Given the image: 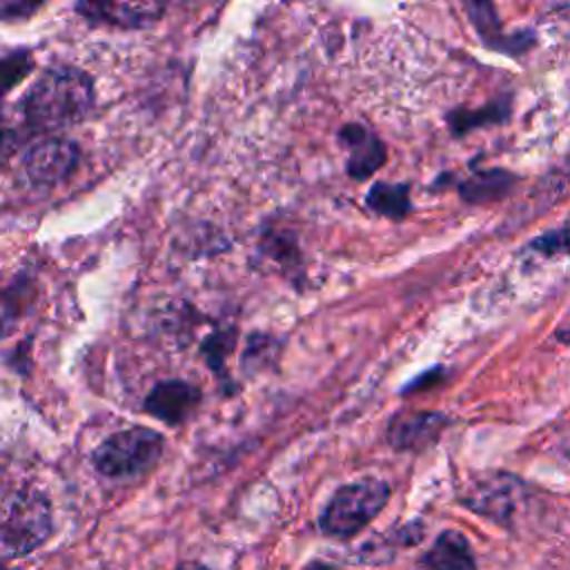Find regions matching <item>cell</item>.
Instances as JSON below:
<instances>
[{"mask_svg":"<svg viewBox=\"0 0 570 570\" xmlns=\"http://www.w3.org/2000/svg\"><path fill=\"white\" fill-rule=\"evenodd\" d=\"M31 289V281L27 276H16L9 285L0 287V336L11 330V325L20 318L24 305H27V294Z\"/></svg>","mask_w":570,"mask_h":570,"instance_id":"cell-15","label":"cell"},{"mask_svg":"<svg viewBox=\"0 0 570 570\" xmlns=\"http://www.w3.org/2000/svg\"><path fill=\"white\" fill-rule=\"evenodd\" d=\"M33 69V60L27 51H13L0 60V100L20 85L29 71Z\"/></svg>","mask_w":570,"mask_h":570,"instance_id":"cell-17","label":"cell"},{"mask_svg":"<svg viewBox=\"0 0 570 570\" xmlns=\"http://www.w3.org/2000/svg\"><path fill=\"white\" fill-rule=\"evenodd\" d=\"M517 185V176L505 169H479L463 178L456 189L465 203L479 205L508 196Z\"/></svg>","mask_w":570,"mask_h":570,"instance_id":"cell-11","label":"cell"},{"mask_svg":"<svg viewBox=\"0 0 570 570\" xmlns=\"http://www.w3.org/2000/svg\"><path fill=\"white\" fill-rule=\"evenodd\" d=\"M390 488L379 479H361L334 492L321 514V530L332 537H350L370 523L387 503Z\"/></svg>","mask_w":570,"mask_h":570,"instance_id":"cell-4","label":"cell"},{"mask_svg":"<svg viewBox=\"0 0 570 570\" xmlns=\"http://www.w3.org/2000/svg\"><path fill=\"white\" fill-rule=\"evenodd\" d=\"M22 145V134L13 127L0 125V163H7Z\"/></svg>","mask_w":570,"mask_h":570,"instance_id":"cell-21","label":"cell"},{"mask_svg":"<svg viewBox=\"0 0 570 570\" xmlns=\"http://www.w3.org/2000/svg\"><path fill=\"white\" fill-rule=\"evenodd\" d=\"M510 116V100H494L490 105H483L481 109H454L448 114V127L454 136H463L472 129L503 122Z\"/></svg>","mask_w":570,"mask_h":570,"instance_id":"cell-14","label":"cell"},{"mask_svg":"<svg viewBox=\"0 0 570 570\" xmlns=\"http://www.w3.org/2000/svg\"><path fill=\"white\" fill-rule=\"evenodd\" d=\"M512 479L501 476V479H492L488 481L483 488L474 490V501H470V505L479 512L485 514H497V512H508L512 505Z\"/></svg>","mask_w":570,"mask_h":570,"instance_id":"cell-16","label":"cell"},{"mask_svg":"<svg viewBox=\"0 0 570 570\" xmlns=\"http://www.w3.org/2000/svg\"><path fill=\"white\" fill-rule=\"evenodd\" d=\"M421 570H474L465 537L452 530L443 532L421 559Z\"/></svg>","mask_w":570,"mask_h":570,"instance_id":"cell-12","label":"cell"},{"mask_svg":"<svg viewBox=\"0 0 570 570\" xmlns=\"http://www.w3.org/2000/svg\"><path fill=\"white\" fill-rule=\"evenodd\" d=\"M338 138L343 142V147L347 149L345 171L354 180L370 178L385 163V156H387L385 142L365 125L347 122L341 127Z\"/></svg>","mask_w":570,"mask_h":570,"instance_id":"cell-7","label":"cell"},{"mask_svg":"<svg viewBox=\"0 0 570 570\" xmlns=\"http://www.w3.org/2000/svg\"><path fill=\"white\" fill-rule=\"evenodd\" d=\"M234 345V332H218V334H212L209 341L205 343V354H207V363L212 370L220 372L223 370V361H225V354L232 350Z\"/></svg>","mask_w":570,"mask_h":570,"instance_id":"cell-20","label":"cell"},{"mask_svg":"<svg viewBox=\"0 0 570 570\" xmlns=\"http://www.w3.org/2000/svg\"><path fill=\"white\" fill-rule=\"evenodd\" d=\"M78 160L80 147L60 136L38 140L22 156L24 171L36 185H53L69 178L76 171Z\"/></svg>","mask_w":570,"mask_h":570,"instance_id":"cell-5","label":"cell"},{"mask_svg":"<svg viewBox=\"0 0 570 570\" xmlns=\"http://www.w3.org/2000/svg\"><path fill=\"white\" fill-rule=\"evenodd\" d=\"M365 203L372 212H376L385 218H392V220H401L412 209L410 187L405 183L379 180L367 189Z\"/></svg>","mask_w":570,"mask_h":570,"instance_id":"cell-13","label":"cell"},{"mask_svg":"<svg viewBox=\"0 0 570 570\" xmlns=\"http://www.w3.org/2000/svg\"><path fill=\"white\" fill-rule=\"evenodd\" d=\"M163 452V436L149 428H127L107 436L94 450V465L109 479H129L147 472Z\"/></svg>","mask_w":570,"mask_h":570,"instance_id":"cell-3","label":"cell"},{"mask_svg":"<svg viewBox=\"0 0 570 570\" xmlns=\"http://www.w3.org/2000/svg\"><path fill=\"white\" fill-rule=\"evenodd\" d=\"M200 403V390L187 381L169 379L154 385L142 407L147 414L160 419L167 425H180L187 421Z\"/></svg>","mask_w":570,"mask_h":570,"instance_id":"cell-6","label":"cell"},{"mask_svg":"<svg viewBox=\"0 0 570 570\" xmlns=\"http://www.w3.org/2000/svg\"><path fill=\"white\" fill-rule=\"evenodd\" d=\"M570 191V156L559 165L554 167L537 187L534 196L541 200V205H550L554 203L557 198H563V194Z\"/></svg>","mask_w":570,"mask_h":570,"instance_id":"cell-19","label":"cell"},{"mask_svg":"<svg viewBox=\"0 0 570 570\" xmlns=\"http://www.w3.org/2000/svg\"><path fill=\"white\" fill-rule=\"evenodd\" d=\"M530 252L541 254V256H563L570 254V214L563 220L561 227L548 229L541 236L532 238L528 245Z\"/></svg>","mask_w":570,"mask_h":570,"instance_id":"cell-18","label":"cell"},{"mask_svg":"<svg viewBox=\"0 0 570 570\" xmlns=\"http://www.w3.org/2000/svg\"><path fill=\"white\" fill-rule=\"evenodd\" d=\"M450 419L441 412H403L387 425V441L396 450H421L439 439Z\"/></svg>","mask_w":570,"mask_h":570,"instance_id":"cell-9","label":"cell"},{"mask_svg":"<svg viewBox=\"0 0 570 570\" xmlns=\"http://www.w3.org/2000/svg\"><path fill=\"white\" fill-rule=\"evenodd\" d=\"M40 4L33 2H11V4H0V20H9V18H27L31 16Z\"/></svg>","mask_w":570,"mask_h":570,"instance_id":"cell-22","label":"cell"},{"mask_svg":"<svg viewBox=\"0 0 570 570\" xmlns=\"http://www.w3.org/2000/svg\"><path fill=\"white\" fill-rule=\"evenodd\" d=\"M0 570H7V568H2V566H0Z\"/></svg>","mask_w":570,"mask_h":570,"instance_id":"cell-23","label":"cell"},{"mask_svg":"<svg viewBox=\"0 0 570 570\" xmlns=\"http://www.w3.org/2000/svg\"><path fill=\"white\" fill-rule=\"evenodd\" d=\"M468 13H470V22L474 24L476 33L481 36V40L490 49L517 56V53H523L525 49H530L534 45V36L530 31H519L514 36H503L497 9L488 2L468 4Z\"/></svg>","mask_w":570,"mask_h":570,"instance_id":"cell-10","label":"cell"},{"mask_svg":"<svg viewBox=\"0 0 570 570\" xmlns=\"http://www.w3.org/2000/svg\"><path fill=\"white\" fill-rule=\"evenodd\" d=\"M91 78L76 67H51L42 71L22 98L29 127L53 131L80 122L94 107Z\"/></svg>","mask_w":570,"mask_h":570,"instance_id":"cell-1","label":"cell"},{"mask_svg":"<svg viewBox=\"0 0 570 570\" xmlns=\"http://www.w3.org/2000/svg\"><path fill=\"white\" fill-rule=\"evenodd\" d=\"M51 534V505L38 490H13L0 499V561L40 548Z\"/></svg>","mask_w":570,"mask_h":570,"instance_id":"cell-2","label":"cell"},{"mask_svg":"<svg viewBox=\"0 0 570 570\" xmlns=\"http://www.w3.org/2000/svg\"><path fill=\"white\" fill-rule=\"evenodd\" d=\"M82 18L120 29H142L160 20L165 7L158 2H78Z\"/></svg>","mask_w":570,"mask_h":570,"instance_id":"cell-8","label":"cell"}]
</instances>
